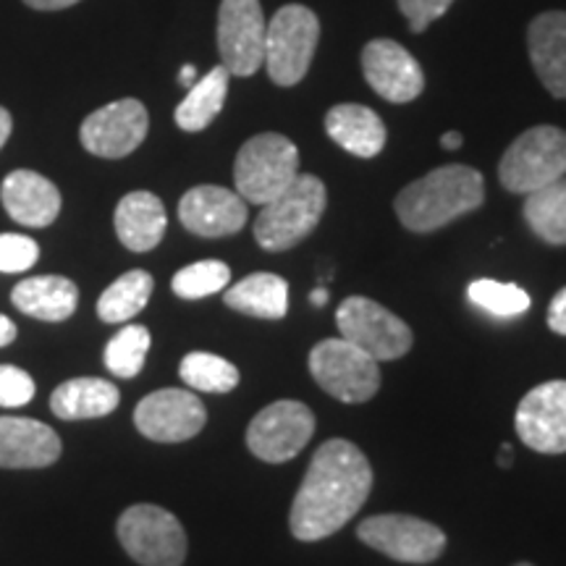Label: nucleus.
<instances>
[{
  "mask_svg": "<svg viewBox=\"0 0 566 566\" xmlns=\"http://www.w3.org/2000/svg\"><path fill=\"white\" fill-rule=\"evenodd\" d=\"M373 488V467L359 446L331 438L313 454L294 495L289 527L296 541L315 543L338 533L363 509Z\"/></svg>",
  "mask_w": 566,
  "mask_h": 566,
  "instance_id": "1",
  "label": "nucleus"
},
{
  "mask_svg": "<svg viewBox=\"0 0 566 566\" xmlns=\"http://www.w3.org/2000/svg\"><path fill=\"white\" fill-rule=\"evenodd\" d=\"M485 202V181L478 168L451 166L433 168L405 187L396 197V216L405 229L430 233L443 229Z\"/></svg>",
  "mask_w": 566,
  "mask_h": 566,
  "instance_id": "2",
  "label": "nucleus"
},
{
  "mask_svg": "<svg viewBox=\"0 0 566 566\" xmlns=\"http://www.w3.org/2000/svg\"><path fill=\"white\" fill-rule=\"evenodd\" d=\"M325 202V184L313 174H300L279 197L263 205L254 221V239L268 252L292 250L317 229Z\"/></svg>",
  "mask_w": 566,
  "mask_h": 566,
  "instance_id": "3",
  "label": "nucleus"
},
{
  "mask_svg": "<svg viewBox=\"0 0 566 566\" xmlns=\"http://www.w3.org/2000/svg\"><path fill=\"white\" fill-rule=\"evenodd\" d=\"M300 176V150L275 132L247 139L233 163V184L244 202L268 205Z\"/></svg>",
  "mask_w": 566,
  "mask_h": 566,
  "instance_id": "4",
  "label": "nucleus"
},
{
  "mask_svg": "<svg viewBox=\"0 0 566 566\" xmlns=\"http://www.w3.org/2000/svg\"><path fill=\"white\" fill-rule=\"evenodd\" d=\"M317 42H321V21L307 6H281L268 21L265 32V61L273 84L294 87L307 76L313 66Z\"/></svg>",
  "mask_w": 566,
  "mask_h": 566,
  "instance_id": "5",
  "label": "nucleus"
},
{
  "mask_svg": "<svg viewBox=\"0 0 566 566\" xmlns=\"http://www.w3.org/2000/svg\"><path fill=\"white\" fill-rule=\"evenodd\" d=\"M566 176V132L533 126L522 132L499 163V181L506 192L530 195Z\"/></svg>",
  "mask_w": 566,
  "mask_h": 566,
  "instance_id": "6",
  "label": "nucleus"
},
{
  "mask_svg": "<svg viewBox=\"0 0 566 566\" xmlns=\"http://www.w3.org/2000/svg\"><path fill=\"white\" fill-rule=\"evenodd\" d=\"M310 373L315 384L344 405L370 401L380 388L378 359L346 338H323L310 352Z\"/></svg>",
  "mask_w": 566,
  "mask_h": 566,
  "instance_id": "7",
  "label": "nucleus"
},
{
  "mask_svg": "<svg viewBox=\"0 0 566 566\" xmlns=\"http://www.w3.org/2000/svg\"><path fill=\"white\" fill-rule=\"evenodd\" d=\"M118 541L142 566H181L187 558V533L168 509L134 504L118 516Z\"/></svg>",
  "mask_w": 566,
  "mask_h": 566,
  "instance_id": "8",
  "label": "nucleus"
},
{
  "mask_svg": "<svg viewBox=\"0 0 566 566\" xmlns=\"http://www.w3.org/2000/svg\"><path fill=\"white\" fill-rule=\"evenodd\" d=\"M336 325L342 338L359 346L378 363L405 357L415 342L412 328L399 315L367 296H346L336 310Z\"/></svg>",
  "mask_w": 566,
  "mask_h": 566,
  "instance_id": "9",
  "label": "nucleus"
},
{
  "mask_svg": "<svg viewBox=\"0 0 566 566\" xmlns=\"http://www.w3.org/2000/svg\"><path fill=\"white\" fill-rule=\"evenodd\" d=\"M313 433V409L302 401L281 399L252 417L250 428H247V446L260 462L283 464L300 454Z\"/></svg>",
  "mask_w": 566,
  "mask_h": 566,
  "instance_id": "10",
  "label": "nucleus"
},
{
  "mask_svg": "<svg viewBox=\"0 0 566 566\" xmlns=\"http://www.w3.org/2000/svg\"><path fill=\"white\" fill-rule=\"evenodd\" d=\"M357 537L384 556L405 564H430L446 551L443 530L409 514L370 516L357 527Z\"/></svg>",
  "mask_w": 566,
  "mask_h": 566,
  "instance_id": "11",
  "label": "nucleus"
},
{
  "mask_svg": "<svg viewBox=\"0 0 566 566\" xmlns=\"http://www.w3.org/2000/svg\"><path fill=\"white\" fill-rule=\"evenodd\" d=\"M265 32L260 0H221L218 51L231 76H252L265 61Z\"/></svg>",
  "mask_w": 566,
  "mask_h": 566,
  "instance_id": "12",
  "label": "nucleus"
},
{
  "mask_svg": "<svg viewBox=\"0 0 566 566\" xmlns=\"http://www.w3.org/2000/svg\"><path fill=\"white\" fill-rule=\"evenodd\" d=\"M147 129H150V116L145 105L134 97H124L90 113L80 129V139L84 150L97 158L118 160L137 150L147 137Z\"/></svg>",
  "mask_w": 566,
  "mask_h": 566,
  "instance_id": "13",
  "label": "nucleus"
},
{
  "mask_svg": "<svg viewBox=\"0 0 566 566\" xmlns=\"http://www.w3.org/2000/svg\"><path fill=\"white\" fill-rule=\"evenodd\" d=\"M208 422V409L192 391L160 388L139 401L134 424L155 443H181L195 438Z\"/></svg>",
  "mask_w": 566,
  "mask_h": 566,
  "instance_id": "14",
  "label": "nucleus"
},
{
  "mask_svg": "<svg viewBox=\"0 0 566 566\" xmlns=\"http://www.w3.org/2000/svg\"><path fill=\"white\" fill-rule=\"evenodd\" d=\"M514 428L537 454H566V380H548L525 394Z\"/></svg>",
  "mask_w": 566,
  "mask_h": 566,
  "instance_id": "15",
  "label": "nucleus"
},
{
  "mask_svg": "<svg viewBox=\"0 0 566 566\" xmlns=\"http://www.w3.org/2000/svg\"><path fill=\"white\" fill-rule=\"evenodd\" d=\"M363 74L375 95L388 103H412L422 95L424 74L415 55L396 40H373L363 51Z\"/></svg>",
  "mask_w": 566,
  "mask_h": 566,
  "instance_id": "16",
  "label": "nucleus"
},
{
  "mask_svg": "<svg viewBox=\"0 0 566 566\" xmlns=\"http://www.w3.org/2000/svg\"><path fill=\"white\" fill-rule=\"evenodd\" d=\"M247 202L242 195L216 184L189 189L179 202V221L195 237L221 239L233 237L247 226Z\"/></svg>",
  "mask_w": 566,
  "mask_h": 566,
  "instance_id": "17",
  "label": "nucleus"
},
{
  "mask_svg": "<svg viewBox=\"0 0 566 566\" xmlns=\"http://www.w3.org/2000/svg\"><path fill=\"white\" fill-rule=\"evenodd\" d=\"M61 438L51 424L30 417H0V467L40 470L61 457Z\"/></svg>",
  "mask_w": 566,
  "mask_h": 566,
  "instance_id": "18",
  "label": "nucleus"
},
{
  "mask_svg": "<svg viewBox=\"0 0 566 566\" xmlns=\"http://www.w3.org/2000/svg\"><path fill=\"white\" fill-rule=\"evenodd\" d=\"M0 202L13 221L30 229H45L61 212V192L51 179L42 174L11 171L0 184Z\"/></svg>",
  "mask_w": 566,
  "mask_h": 566,
  "instance_id": "19",
  "label": "nucleus"
},
{
  "mask_svg": "<svg viewBox=\"0 0 566 566\" xmlns=\"http://www.w3.org/2000/svg\"><path fill=\"white\" fill-rule=\"evenodd\" d=\"M527 53L543 87L566 101V11H546L530 21Z\"/></svg>",
  "mask_w": 566,
  "mask_h": 566,
  "instance_id": "20",
  "label": "nucleus"
},
{
  "mask_svg": "<svg viewBox=\"0 0 566 566\" xmlns=\"http://www.w3.org/2000/svg\"><path fill=\"white\" fill-rule=\"evenodd\" d=\"M325 132L346 153L357 158H375L384 153L388 132L380 116L367 105L342 103L334 105L325 116Z\"/></svg>",
  "mask_w": 566,
  "mask_h": 566,
  "instance_id": "21",
  "label": "nucleus"
},
{
  "mask_svg": "<svg viewBox=\"0 0 566 566\" xmlns=\"http://www.w3.org/2000/svg\"><path fill=\"white\" fill-rule=\"evenodd\" d=\"M113 223H116L118 242L126 250L150 252L163 242V233H166V205L153 192H129L118 202Z\"/></svg>",
  "mask_w": 566,
  "mask_h": 566,
  "instance_id": "22",
  "label": "nucleus"
},
{
  "mask_svg": "<svg viewBox=\"0 0 566 566\" xmlns=\"http://www.w3.org/2000/svg\"><path fill=\"white\" fill-rule=\"evenodd\" d=\"M11 302L21 315L45 323H61L76 313L80 289L63 275H34V279H24L13 286Z\"/></svg>",
  "mask_w": 566,
  "mask_h": 566,
  "instance_id": "23",
  "label": "nucleus"
},
{
  "mask_svg": "<svg viewBox=\"0 0 566 566\" xmlns=\"http://www.w3.org/2000/svg\"><path fill=\"white\" fill-rule=\"evenodd\" d=\"M122 394L103 378H71L51 396V409L61 420H95L116 412Z\"/></svg>",
  "mask_w": 566,
  "mask_h": 566,
  "instance_id": "24",
  "label": "nucleus"
},
{
  "mask_svg": "<svg viewBox=\"0 0 566 566\" xmlns=\"http://www.w3.org/2000/svg\"><path fill=\"white\" fill-rule=\"evenodd\" d=\"M223 302L242 315L281 321L289 313V283L275 273H252L233 283Z\"/></svg>",
  "mask_w": 566,
  "mask_h": 566,
  "instance_id": "25",
  "label": "nucleus"
},
{
  "mask_svg": "<svg viewBox=\"0 0 566 566\" xmlns=\"http://www.w3.org/2000/svg\"><path fill=\"white\" fill-rule=\"evenodd\" d=\"M231 74L226 66H216L202 80L189 87L187 97L176 108V126L184 132H202L216 122L218 113L223 111L226 95H229Z\"/></svg>",
  "mask_w": 566,
  "mask_h": 566,
  "instance_id": "26",
  "label": "nucleus"
},
{
  "mask_svg": "<svg viewBox=\"0 0 566 566\" xmlns=\"http://www.w3.org/2000/svg\"><path fill=\"white\" fill-rule=\"evenodd\" d=\"M525 223L546 244H566V176L535 189L525 200Z\"/></svg>",
  "mask_w": 566,
  "mask_h": 566,
  "instance_id": "27",
  "label": "nucleus"
},
{
  "mask_svg": "<svg viewBox=\"0 0 566 566\" xmlns=\"http://www.w3.org/2000/svg\"><path fill=\"white\" fill-rule=\"evenodd\" d=\"M153 275L147 271H129L116 279L97 300V315L103 323H126L147 307L153 296Z\"/></svg>",
  "mask_w": 566,
  "mask_h": 566,
  "instance_id": "28",
  "label": "nucleus"
},
{
  "mask_svg": "<svg viewBox=\"0 0 566 566\" xmlns=\"http://www.w3.org/2000/svg\"><path fill=\"white\" fill-rule=\"evenodd\" d=\"M179 375L192 391L205 394H229L239 386V378H242L229 359L210 352L187 354L179 365Z\"/></svg>",
  "mask_w": 566,
  "mask_h": 566,
  "instance_id": "29",
  "label": "nucleus"
},
{
  "mask_svg": "<svg viewBox=\"0 0 566 566\" xmlns=\"http://www.w3.org/2000/svg\"><path fill=\"white\" fill-rule=\"evenodd\" d=\"M150 344V331H147L145 325H124V328L111 338L108 346H105V367H108L116 378H137L142 367H145Z\"/></svg>",
  "mask_w": 566,
  "mask_h": 566,
  "instance_id": "30",
  "label": "nucleus"
},
{
  "mask_svg": "<svg viewBox=\"0 0 566 566\" xmlns=\"http://www.w3.org/2000/svg\"><path fill=\"white\" fill-rule=\"evenodd\" d=\"M467 296L475 307L493 317H520L530 310V294L516 283H501L493 279H478L467 286Z\"/></svg>",
  "mask_w": 566,
  "mask_h": 566,
  "instance_id": "31",
  "label": "nucleus"
},
{
  "mask_svg": "<svg viewBox=\"0 0 566 566\" xmlns=\"http://www.w3.org/2000/svg\"><path fill=\"white\" fill-rule=\"evenodd\" d=\"M231 283V268L221 260H202V263L181 268L174 275L171 289L179 300H205V296L223 292Z\"/></svg>",
  "mask_w": 566,
  "mask_h": 566,
  "instance_id": "32",
  "label": "nucleus"
},
{
  "mask_svg": "<svg viewBox=\"0 0 566 566\" xmlns=\"http://www.w3.org/2000/svg\"><path fill=\"white\" fill-rule=\"evenodd\" d=\"M40 260V244L21 233H0V273H24Z\"/></svg>",
  "mask_w": 566,
  "mask_h": 566,
  "instance_id": "33",
  "label": "nucleus"
},
{
  "mask_svg": "<svg viewBox=\"0 0 566 566\" xmlns=\"http://www.w3.org/2000/svg\"><path fill=\"white\" fill-rule=\"evenodd\" d=\"M34 396L32 375L21 367L0 365V407H24Z\"/></svg>",
  "mask_w": 566,
  "mask_h": 566,
  "instance_id": "34",
  "label": "nucleus"
},
{
  "mask_svg": "<svg viewBox=\"0 0 566 566\" xmlns=\"http://www.w3.org/2000/svg\"><path fill=\"white\" fill-rule=\"evenodd\" d=\"M399 3L401 17L409 21V30L420 34L433 24L436 19H441L446 11L454 6V0H396Z\"/></svg>",
  "mask_w": 566,
  "mask_h": 566,
  "instance_id": "35",
  "label": "nucleus"
},
{
  "mask_svg": "<svg viewBox=\"0 0 566 566\" xmlns=\"http://www.w3.org/2000/svg\"><path fill=\"white\" fill-rule=\"evenodd\" d=\"M548 328L558 336H566V286L562 292H556L548 304Z\"/></svg>",
  "mask_w": 566,
  "mask_h": 566,
  "instance_id": "36",
  "label": "nucleus"
},
{
  "mask_svg": "<svg viewBox=\"0 0 566 566\" xmlns=\"http://www.w3.org/2000/svg\"><path fill=\"white\" fill-rule=\"evenodd\" d=\"M24 3L38 11H61V9H71V6H76L80 0H24Z\"/></svg>",
  "mask_w": 566,
  "mask_h": 566,
  "instance_id": "37",
  "label": "nucleus"
},
{
  "mask_svg": "<svg viewBox=\"0 0 566 566\" xmlns=\"http://www.w3.org/2000/svg\"><path fill=\"white\" fill-rule=\"evenodd\" d=\"M17 334L19 331H17V325H13L11 317L0 315V346H9L17 342Z\"/></svg>",
  "mask_w": 566,
  "mask_h": 566,
  "instance_id": "38",
  "label": "nucleus"
},
{
  "mask_svg": "<svg viewBox=\"0 0 566 566\" xmlns=\"http://www.w3.org/2000/svg\"><path fill=\"white\" fill-rule=\"evenodd\" d=\"M11 129H13L11 113L6 111V108H0V150H3V145H6V142H9Z\"/></svg>",
  "mask_w": 566,
  "mask_h": 566,
  "instance_id": "39",
  "label": "nucleus"
},
{
  "mask_svg": "<svg viewBox=\"0 0 566 566\" xmlns=\"http://www.w3.org/2000/svg\"><path fill=\"white\" fill-rule=\"evenodd\" d=\"M462 142H464V137L459 132H446L441 137V145L446 147V150H459V147H462Z\"/></svg>",
  "mask_w": 566,
  "mask_h": 566,
  "instance_id": "40",
  "label": "nucleus"
},
{
  "mask_svg": "<svg viewBox=\"0 0 566 566\" xmlns=\"http://www.w3.org/2000/svg\"><path fill=\"white\" fill-rule=\"evenodd\" d=\"M195 82H197V69L195 66H184L181 74H179V84H184V87H192Z\"/></svg>",
  "mask_w": 566,
  "mask_h": 566,
  "instance_id": "41",
  "label": "nucleus"
},
{
  "mask_svg": "<svg viewBox=\"0 0 566 566\" xmlns=\"http://www.w3.org/2000/svg\"><path fill=\"white\" fill-rule=\"evenodd\" d=\"M512 459H514V451H512V446H509V443H501L499 464H501V467H509V464H512Z\"/></svg>",
  "mask_w": 566,
  "mask_h": 566,
  "instance_id": "42",
  "label": "nucleus"
},
{
  "mask_svg": "<svg viewBox=\"0 0 566 566\" xmlns=\"http://www.w3.org/2000/svg\"><path fill=\"white\" fill-rule=\"evenodd\" d=\"M310 302H313L315 307H323V304L328 302V292H325V289H315V292L310 294Z\"/></svg>",
  "mask_w": 566,
  "mask_h": 566,
  "instance_id": "43",
  "label": "nucleus"
},
{
  "mask_svg": "<svg viewBox=\"0 0 566 566\" xmlns=\"http://www.w3.org/2000/svg\"><path fill=\"white\" fill-rule=\"evenodd\" d=\"M516 566H533V564H516Z\"/></svg>",
  "mask_w": 566,
  "mask_h": 566,
  "instance_id": "44",
  "label": "nucleus"
}]
</instances>
